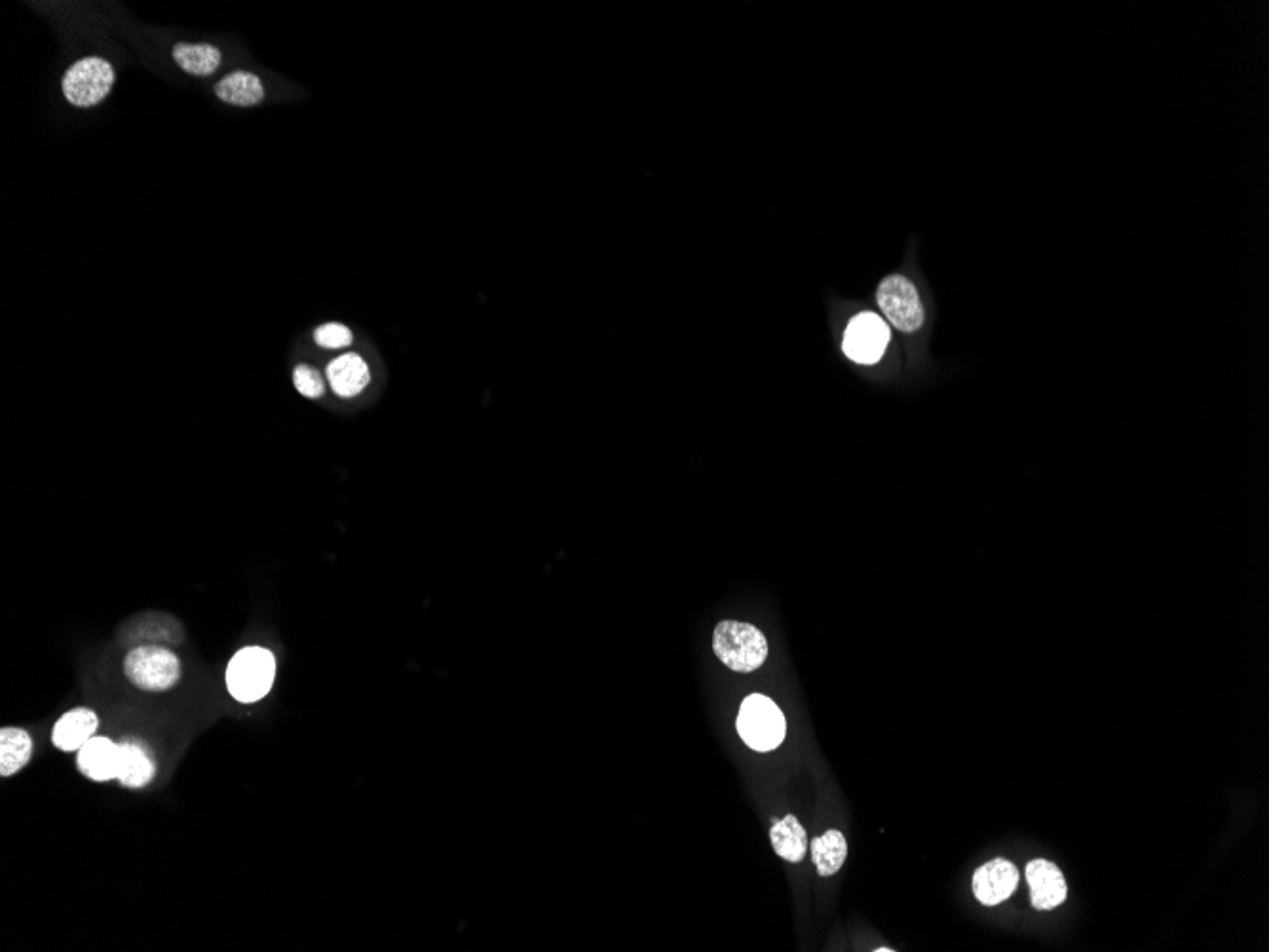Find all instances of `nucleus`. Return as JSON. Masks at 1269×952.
<instances>
[{"mask_svg":"<svg viewBox=\"0 0 1269 952\" xmlns=\"http://www.w3.org/2000/svg\"><path fill=\"white\" fill-rule=\"evenodd\" d=\"M713 650L726 668L751 673L768 658V643L761 630L745 622L725 620L713 633Z\"/></svg>","mask_w":1269,"mask_h":952,"instance_id":"obj_1","label":"nucleus"},{"mask_svg":"<svg viewBox=\"0 0 1269 952\" xmlns=\"http://www.w3.org/2000/svg\"><path fill=\"white\" fill-rule=\"evenodd\" d=\"M277 677L274 655L261 647L242 648L226 668V689L242 704H255L269 694Z\"/></svg>","mask_w":1269,"mask_h":952,"instance_id":"obj_2","label":"nucleus"},{"mask_svg":"<svg viewBox=\"0 0 1269 952\" xmlns=\"http://www.w3.org/2000/svg\"><path fill=\"white\" fill-rule=\"evenodd\" d=\"M738 732L749 748L766 753L784 742L787 720L776 702L764 694H751L741 704Z\"/></svg>","mask_w":1269,"mask_h":952,"instance_id":"obj_3","label":"nucleus"},{"mask_svg":"<svg viewBox=\"0 0 1269 952\" xmlns=\"http://www.w3.org/2000/svg\"><path fill=\"white\" fill-rule=\"evenodd\" d=\"M126 677L131 684L146 692H166L179 683L181 662L164 647L141 645L131 648L124 662Z\"/></svg>","mask_w":1269,"mask_h":952,"instance_id":"obj_4","label":"nucleus"},{"mask_svg":"<svg viewBox=\"0 0 1269 952\" xmlns=\"http://www.w3.org/2000/svg\"><path fill=\"white\" fill-rule=\"evenodd\" d=\"M115 84V69L102 58L77 61L63 77V94L74 107H94L102 103Z\"/></svg>","mask_w":1269,"mask_h":952,"instance_id":"obj_5","label":"nucleus"},{"mask_svg":"<svg viewBox=\"0 0 1269 952\" xmlns=\"http://www.w3.org/2000/svg\"><path fill=\"white\" fill-rule=\"evenodd\" d=\"M877 301L885 318L900 331L913 333L926 321L918 291L905 277H888L882 280V284L878 285Z\"/></svg>","mask_w":1269,"mask_h":952,"instance_id":"obj_6","label":"nucleus"},{"mask_svg":"<svg viewBox=\"0 0 1269 952\" xmlns=\"http://www.w3.org/2000/svg\"><path fill=\"white\" fill-rule=\"evenodd\" d=\"M890 342V328L877 314L865 313L849 321L844 334V352L857 364H877Z\"/></svg>","mask_w":1269,"mask_h":952,"instance_id":"obj_7","label":"nucleus"},{"mask_svg":"<svg viewBox=\"0 0 1269 952\" xmlns=\"http://www.w3.org/2000/svg\"><path fill=\"white\" fill-rule=\"evenodd\" d=\"M1019 886V871L1008 859L996 858L973 874V894L983 905L994 907L1009 900Z\"/></svg>","mask_w":1269,"mask_h":952,"instance_id":"obj_8","label":"nucleus"},{"mask_svg":"<svg viewBox=\"0 0 1269 952\" xmlns=\"http://www.w3.org/2000/svg\"><path fill=\"white\" fill-rule=\"evenodd\" d=\"M1026 880L1031 886V902L1034 909L1053 910L1065 903L1068 895L1067 880L1059 867L1047 859H1034L1026 866Z\"/></svg>","mask_w":1269,"mask_h":952,"instance_id":"obj_9","label":"nucleus"},{"mask_svg":"<svg viewBox=\"0 0 1269 952\" xmlns=\"http://www.w3.org/2000/svg\"><path fill=\"white\" fill-rule=\"evenodd\" d=\"M97 727H99L97 715L87 707H79V709L66 713L56 722L54 732H51V742L66 753L80 751L94 738Z\"/></svg>","mask_w":1269,"mask_h":952,"instance_id":"obj_10","label":"nucleus"},{"mask_svg":"<svg viewBox=\"0 0 1269 952\" xmlns=\"http://www.w3.org/2000/svg\"><path fill=\"white\" fill-rule=\"evenodd\" d=\"M156 774L153 756L136 740L118 743V776L124 787L139 789L151 784Z\"/></svg>","mask_w":1269,"mask_h":952,"instance_id":"obj_11","label":"nucleus"},{"mask_svg":"<svg viewBox=\"0 0 1269 952\" xmlns=\"http://www.w3.org/2000/svg\"><path fill=\"white\" fill-rule=\"evenodd\" d=\"M79 768L94 781H110L118 776V745L109 738L94 736L79 751Z\"/></svg>","mask_w":1269,"mask_h":952,"instance_id":"obj_12","label":"nucleus"},{"mask_svg":"<svg viewBox=\"0 0 1269 952\" xmlns=\"http://www.w3.org/2000/svg\"><path fill=\"white\" fill-rule=\"evenodd\" d=\"M327 378L337 396L356 398L369 385L371 373L362 356L342 354L327 367Z\"/></svg>","mask_w":1269,"mask_h":952,"instance_id":"obj_13","label":"nucleus"},{"mask_svg":"<svg viewBox=\"0 0 1269 952\" xmlns=\"http://www.w3.org/2000/svg\"><path fill=\"white\" fill-rule=\"evenodd\" d=\"M769 841L779 858L789 863H800L808 851V835L797 815H785L784 820H776L769 828Z\"/></svg>","mask_w":1269,"mask_h":952,"instance_id":"obj_14","label":"nucleus"},{"mask_svg":"<svg viewBox=\"0 0 1269 952\" xmlns=\"http://www.w3.org/2000/svg\"><path fill=\"white\" fill-rule=\"evenodd\" d=\"M215 94L221 102L231 103L236 107H254L262 102L265 90H262L261 81L254 73L234 71L219 82L215 86Z\"/></svg>","mask_w":1269,"mask_h":952,"instance_id":"obj_15","label":"nucleus"},{"mask_svg":"<svg viewBox=\"0 0 1269 952\" xmlns=\"http://www.w3.org/2000/svg\"><path fill=\"white\" fill-rule=\"evenodd\" d=\"M848 858L846 836L836 828H829L825 835L812 841V861L821 877H833L841 871Z\"/></svg>","mask_w":1269,"mask_h":952,"instance_id":"obj_16","label":"nucleus"},{"mask_svg":"<svg viewBox=\"0 0 1269 952\" xmlns=\"http://www.w3.org/2000/svg\"><path fill=\"white\" fill-rule=\"evenodd\" d=\"M33 742L22 728H2L0 732V774L7 778L30 763Z\"/></svg>","mask_w":1269,"mask_h":952,"instance_id":"obj_17","label":"nucleus"},{"mask_svg":"<svg viewBox=\"0 0 1269 952\" xmlns=\"http://www.w3.org/2000/svg\"><path fill=\"white\" fill-rule=\"evenodd\" d=\"M174 59L185 73L210 77L221 66V51L210 44L179 43L174 48Z\"/></svg>","mask_w":1269,"mask_h":952,"instance_id":"obj_18","label":"nucleus"},{"mask_svg":"<svg viewBox=\"0 0 1269 952\" xmlns=\"http://www.w3.org/2000/svg\"><path fill=\"white\" fill-rule=\"evenodd\" d=\"M293 383H295L297 392L303 393L305 398H310V400L321 398L324 390H326L324 378L310 365H298L293 373Z\"/></svg>","mask_w":1269,"mask_h":952,"instance_id":"obj_19","label":"nucleus"},{"mask_svg":"<svg viewBox=\"0 0 1269 952\" xmlns=\"http://www.w3.org/2000/svg\"><path fill=\"white\" fill-rule=\"evenodd\" d=\"M314 339L321 349H346L352 344V331L342 324H324L321 328L316 329Z\"/></svg>","mask_w":1269,"mask_h":952,"instance_id":"obj_20","label":"nucleus"},{"mask_svg":"<svg viewBox=\"0 0 1269 952\" xmlns=\"http://www.w3.org/2000/svg\"><path fill=\"white\" fill-rule=\"evenodd\" d=\"M892 951H893V949H888V947H880V949H877V952H892Z\"/></svg>","mask_w":1269,"mask_h":952,"instance_id":"obj_21","label":"nucleus"}]
</instances>
